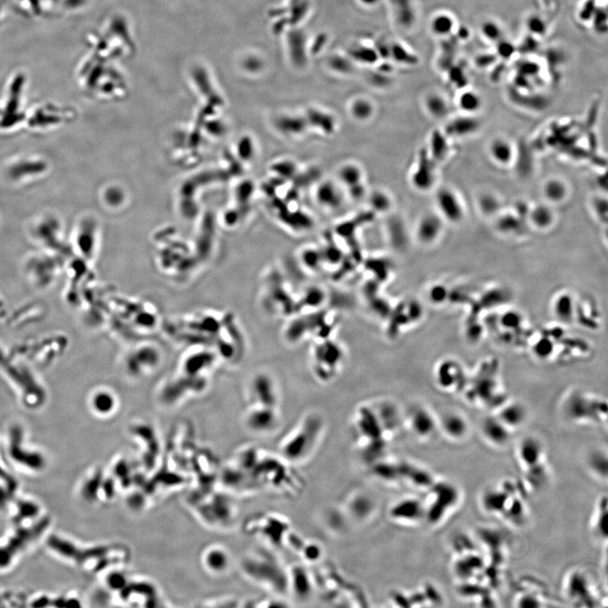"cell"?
Masks as SVG:
<instances>
[{
    "label": "cell",
    "instance_id": "1",
    "mask_svg": "<svg viewBox=\"0 0 608 608\" xmlns=\"http://www.w3.org/2000/svg\"><path fill=\"white\" fill-rule=\"evenodd\" d=\"M323 427L322 420L318 417L310 416L303 419L281 444L284 460L291 464H302L308 460L320 444Z\"/></svg>",
    "mask_w": 608,
    "mask_h": 608
},
{
    "label": "cell",
    "instance_id": "42",
    "mask_svg": "<svg viewBox=\"0 0 608 608\" xmlns=\"http://www.w3.org/2000/svg\"><path fill=\"white\" fill-rule=\"evenodd\" d=\"M100 475H95V477L86 482L82 489V495L86 500H92L97 494L99 486L101 484Z\"/></svg>",
    "mask_w": 608,
    "mask_h": 608
},
{
    "label": "cell",
    "instance_id": "50",
    "mask_svg": "<svg viewBox=\"0 0 608 608\" xmlns=\"http://www.w3.org/2000/svg\"><path fill=\"white\" fill-rule=\"evenodd\" d=\"M94 405L98 411H101V413H107L106 411H108V410L109 411L110 409L112 407V401H111V399H108L106 396H101L95 399V401H94Z\"/></svg>",
    "mask_w": 608,
    "mask_h": 608
},
{
    "label": "cell",
    "instance_id": "26",
    "mask_svg": "<svg viewBox=\"0 0 608 608\" xmlns=\"http://www.w3.org/2000/svg\"><path fill=\"white\" fill-rule=\"evenodd\" d=\"M456 103L459 109L468 115H474L481 109L482 105L481 95L477 91L467 87L460 90Z\"/></svg>",
    "mask_w": 608,
    "mask_h": 608
},
{
    "label": "cell",
    "instance_id": "39",
    "mask_svg": "<svg viewBox=\"0 0 608 608\" xmlns=\"http://www.w3.org/2000/svg\"><path fill=\"white\" fill-rule=\"evenodd\" d=\"M17 515L14 516V521L19 524L27 519L36 517L39 513V507L36 503L29 500H21L17 503Z\"/></svg>",
    "mask_w": 608,
    "mask_h": 608
},
{
    "label": "cell",
    "instance_id": "7",
    "mask_svg": "<svg viewBox=\"0 0 608 608\" xmlns=\"http://www.w3.org/2000/svg\"><path fill=\"white\" fill-rule=\"evenodd\" d=\"M231 555L225 546L214 544L207 546L201 554V563L210 575H222L231 566Z\"/></svg>",
    "mask_w": 608,
    "mask_h": 608
},
{
    "label": "cell",
    "instance_id": "8",
    "mask_svg": "<svg viewBox=\"0 0 608 608\" xmlns=\"http://www.w3.org/2000/svg\"><path fill=\"white\" fill-rule=\"evenodd\" d=\"M516 458L524 470L542 464L545 462L543 444L537 438L526 437L518 445Z\"/></svg>",
    "mask_w": 608,
    "mask_h": 608
},
{
    "label": "cell",
    "instance_id": "35",
    "mask_svg": "<svg viewBox=\"0 0 608 608\" xmlns=\"http://www.w3.org/2000/svg\"><path fill=\"white\" fill-rule=\"evenodd\" d=\"M529 219L532 224L541 229H545L554 222V213L546 205H537L529 212Z\"/></svg>",
    "mask_w": 608,
    "mask_h": 608
},
{
    "label": "cell",
    "instance_id": "23",
    "mask_svg": "<svg viewBox=\"0 0 608 608\" xmlns=\"http://www.w3.org/2000/svg\"><path fill=\"white\" fill-rule=\"evenodd\" d=\"M430 28L433 33L439 37H449L455 35L457 29L456 17L448 12L438 13L431 19Z\"/></svg>",
    "mask_w": 608,
    "mask_h": 608
},
{
    "label": "cell",
    "instance_id": "22",
    "mask_svg": "<svg viewBox=\"0 0 608 608\" xmlns=\"http://www.w3.org/2000/svg\"><path fill=\"white\" fill-rule=\"evenodd\" d=\"M500 516L505 519L506 522L515 526L522 525L526 521L527 508L523 499L512 496L509 498Z\"/></svg>",
    "mask_w": 608,
    "mask_h": 608
},
{
    "label": "cell",
    "instance_id": "43",
    "mask_svg": "<svg viewBox=\"0 0 608 608\" xmlns=\"http://www.w3.org/2000/svg\"><path fill=\"white\" fill-rule=\"evenodd\" d=\"M449 75V80L451 82L455 85V86L459 87L458 89L465 88L467 86V77L465 74V72L463 70L461 67H456L453 65V67L451 68L448 73Z\"/></svg>",
    "mask_w": 608,
    "mask_h": 608
},
{
    "label": "cell",
    "instance_id": "38",
    "mask_svg": "<svg viewBox=\"0 0 608 608\" xmlns=\"http://www.w3.org/2000/svg\"><path fill=\"white\" fill-rule=\"evenodd\" d=\"M543 190L545 197L552 202H560L564 200L567 193L565 184L558 179L546 182Z\"/></svg>",
    "mask_w": 608,
    "mask_h": 608
},
{
    "label": "cell",
    "instance_id": "34",
    "mask_svg": "<svg viewBox=\"0 0 608 608\" xmlns=\"http://www.w3.org/2000/svg\"><path fill=\"white\" fill-rule=\"evenodd\" d=\"M480 32L483 38L488 43H496L505 38L504 30L499 22L495 19H486L480 27Z\"/></svg>",
    "mask_w": 608,
    "mask_h": 608
},
{
    "label": "cell",
    "instance_id": "49",
    "mask_svg": "<svg viewBox=\"0 0 608 608\" xmlns=\"http://www.w3.org/2000/svg\"><path fill=\"white\" fill-rule=\"evenodd\" d=\"M347 189H348V193L350 196H351L353 200H356V201H360V200L364 198L367 195L366 194V188L363 185V183H360V184H356L354 186L350 187Z\"/></svg>",
    "mask_w": 608,
    "mask_h": 608
},
{
    "label": "cell",
    "instance_id": "2",
    "mask_svg": "<svg viewBox=\"0 0 608 608\" xmlns=\"http://www.w3.org/2000/svg\"><path fill=\"white\" fill-rule=\"evenodd\" d=\"M427 492V499L423 501L425 521L434 526L441 525L460 506V487L448 481L436 480Z\"/></svg>",
    "mask_w": 608,
    "mask_h": 608
},
{
    "label": "cell",
    "instance_id": "18",
    "mask_svg": "<svg viewBox=\"0 0 608 608\" xmlns=\"http://www.w3.org/2000/svg\"><path fill=\"white\" fill-rule=\"evenodd\" d=\"M511 496L512 494L507 491L504 485L486 489L481 498V505L486 513L500 516Z\"/></svg>",
    "mask_w": 608,
    "mask_h": 608
},
{
    "label": "cell",
    "instance_id": "27",
    "mask_svg": "<svg viewBox=\"0 0 608 608\" xmlns=\"http://www.w3.org/2000/svg\"><path fill=\"white\" fill-rule=\"evenodd\" d=\"M308 127H312L324 134H330L336 130V120L325 112L310 110L305 117Z\"/></svg>",
    "mask_w": 608,
    "mask_h": 608
},
{
    "label": "cell",
    "instance_id": "19",
    "mask_svg": "<svg viewBox=\"0 0 608 608\" xmlns=\"http://www.w3.org/2000/svg\"><path fill=\"white\" fill-rule=\"evenodd\" d=\"M442 227V220L439 215L434 214L425 215L420 219L417 226V239L424 244L434 243L441 233Z\"/></svg>",
    "mask_w": 608,
    "mask_h": 608
},
{
    "label": "cell",
    "instance_id": "20",
    "mask_svg": "<svg viewBox=\"0 0 608 608\" xmlns=\"http://www.w3.org/2000/svg\"><path fill=\"white\" fill-rule=\"evenodd\" d=\"M10 455L14 461L32 470H41L45 465V460L41 454L26 450L22 447L19 438L14 436L10 444Z\"/></svg>",
    "mask_w": 608,
    "mask_h": 608
},
{
    "label": "cell",
    "instance_id": "3",
    "mask_svg": "<svg viewBox=\"0 0 608 608\" xmlns=\"http://www.w3.org/2000/svg\"><path fill=\"white\" fill-rule=\"evenodd\" d=\"M48 518L41 520L30 528H19L5 546H0V568L8 567L13 558L42 536L49 525Z\"/></svg>",
    "mask_w": 608,
    "mask_h": 608
},
{
    "label": "cell",
    "instance_id": "24",
    "mask_svg": "<svg viewBox=\"0 0 608 608\" xmlns=\"http://www.w3.org/2000/svg\"><path fill=\"white\" fill-rule=\"evenodd\" d=\"M512 431L522 426L527 418L525 407L519 403L508 404L497 416Z\"/></svg>",
    "mask_w": 608,
    "mask_h": 608
},
{
    "label": "cell",
    "instance_id": "32",
    "mask_svg": "<svg viewBox=\"0 0 608 608\" xmlns=\"http://www.w3.org/2000/svg\"><path fill=\"white\" fill-rule=\"evenodd\" d=\"M587 465L590 470L598 478L606 479L607 477V455L602 451L596 450L590 454L587 457Z\"/></svg>",
    "mask_w": 608,
    "mask_h": 608
},
{
    "label": "cell",
    "instance_id": "30",
    "mask_svg": "<svg viewBox=\"0 0 608 608\" xmlns=\"http://www.w3.org/2000/svg\"><path fill=\"white\" fill-rule=\"evenodd\" d=\"M308 123L305 117L299 116H286L280 120V130L283 134L290 136H298L303 134L308 129Z\"/></svg>",
    "mask_w": 608,
    "mask_h": 608
},
{
    "label": "cell",
    "instance_id": "55",
    "mask_svg": "<svg viewBox=\"0 0 608 608\" xmlns=\"http://www.w3.org/2000/svg\"><path fill=\"white\" fill-rule=\"evenodd\" d=\"M48 602H49V601H48V599L45 598V597H43V598H40V599H39V600H37V601H36V603L33 604V606H47V605H48Z\"/></svg>",
    "mask_w": 608,
    "mask_h": 608
},
{
    "label": "cell",
    "instance_id": "31",
    "mask_svg": "<svg viewBox=\"0 0 608 608\" xmlns=\"http://www.w3.org/2000/svg\"><path fill=\"white\" fill-rule=\"evenodd\" d=\"M425 107L431 116L436 119H443L449 112L448 101L441 94L433 93L428 95L425 101Z\"/></svg>",
    "mask_w": 608,
    "mask_h": 608
},
{
    "label": "cell",
    "instance_id": "51",
    "mask_svg": "<svg viewBox=\"0 0 608 608\" xmlns=\"http://www.w3.org/2000/svg\"><path fill=\"white\" fill-rule=\"evenodd\" d=\"M503 326L515 328L520 323V316L516 312H507L502 319Z\"/></svg>",
    "mask_w": 608,
    "mask_h": 608
},
{
    "label": "cell",
    "instance_id": "44",
    "mask_svg": "<svg viewBox=\"0 0 608 608\" xmlns=\"http://www.w3.org/2000/svg\"><path fill=\"white\" fill-rule=\"evenodd\" d=\"M277 172L285 179H293L298 175V166L292 161H283L277 166Z\"/></svg>",
    "mask_w": 608,
    "mask_h": 608
},
{
    "label": "cell",
    "instance_id": "12",
    "mask_svg": "<svg viewBox=\"0 0 608 608\" xmlns=\"http://www.w3.org/2000/svg\"><path fill=\"white\" fill-rule=\"evenodd\" d=\"M438 209L450 222H459L464 217V208L460 199L449 189H442L436 194Z\"/></svg>",
    "mask_w": 608,
    "mask_h": 608
},
{
    "label": "cell",
    "instance_id": "53",
    "mask_svg": "<svg viewBox=\"0 0 608 608\" xmlns=\"http://www.w3.org/2000/svg\"><path fill=\"white\" fill-rule=\"evenodd\" d=\"M550 345L551 343L548 341H540L539 343L537 344V349H536L537 354H539L540 356L548 354L550 351V349H549Z\"/></svg>",
    "mask_w": 608,
    "mask_h": 608
},
{
    "label": "cell",
    "instance_id": "16",
    "mask_svg": "<svg viewBox=\"0 0 608 608\" xmlns=\"http://www.w3.org/2000/svg\"><path fill=\"white\" fill-rule=\"evenodd\" d=\"M32 235L44 243H58L63 237L62 226L56 217L46 215L34 225Z\"/></svg>",
    "mask_w": 608,
    "mask_h": 608
},
{
    "label": "cell",
    "instance_id": "33",
    "mask_svg": "<svg viewBox=\"0 0 608 608\" xmlns=\"http://www.w3.org/2000/svg\"><path fill=\"white\" fill-rule=\"evenodd\" d=\"M448 145L446 135L441 132L434 131L430 137L429 150L427 152L435 162L444 160L448 154Z\"/></svg>",
    "mask_w": 608,
    "mask_h": 608
},
{
    "label": "cell",
    "instance_id": "28",
    "mask_svg": "<svg viewBox=\"0 0 608 608\" xmlns=\"http://www.w3.org/2000/svg\"><path fill=\"white\" fill-rule=\"evenodd\" d=\"M490 155L497 163L508 165L513 161L514 147L504 139H497L490 145Z\"/></svg>",
    "mask_w": 608,
    "mask_h": 608
},
{
    "label": "cell",
    "instance_id": "11",
    "mask_svg": "<svg viewBox=\"0 0 608 608\" xmlns=\"http://www.w3.org/2000/svg\"><path fill=\"white\" fill-rule=\"evenodd\" d=\"M511 431L497 416L488 417L482 421L481 434L487 444L502 448L511 441Z\"/></svg>",
    "mask_w": 608,
    "mask_h": 608
},
{
    "label": "cell",
    "instance_id": "46",
    "mask_svg": "<svg viewBox=\"0 0 608 608\" xmlns=\"http://www.w3.org/2000/svg\"><path fill=\"white\" fill-rule=\"evenodd\" d=\"M497 46V55L501 58H504V60H508L509 57L513 56L514 53L516 52V47L514 46V44L506 41L505 38L501 40L499 43H496Z\"/></svg>",
    "mask_w": 608,
    "mask_h": 608
},
{
    "label": "cell",
    "instance_id": "6",
    "mask_svg": "<svg viewBox=\"0 0 608 608\" xmlns=\"http://www.w3.org/2000/svg\"><path fill=\"white\" fill-rule=\"evenodd\" d=\"M408 427L417 438L428 440L439 429V422L427 408L417 406L410 409L407 417Z\"/></svg>",
    "mask_w": 608,
    "mask_h": 608
},
{
    "label": "cell",
    "instance_id": "45",
    "mask_svg": "<svg viewBox=\"0 0 608 608\" xmlns=\"http://www.w3.org/2000/svg\"><path fill=\"white\" fill-rule=\"evenodd\" d=\"M302 259H303V264H305L308 267L313 269L320 265V261L323 259V256L321 253H319L316 249L310 248V249H306L305 251H303Z\"/></svg>",
    "mask_w": 608,
    "mask_h": 608
},
{
    "label": "cell",
    "instance_id": "41",
    "mask_svg": "<svg viewBox=\"0 0 608 608\" xmlns=\"http://www.w3.org/2000/svg\"><path fill=\"white\" fill-rule=\"evenodd\" d=\"M526 27L529 29V33L532 36H541L545 35L547 31V25L546 22L542 19L541 15L532 14L527 19Z\"/></svg>",
    "mask_w": 608,
    "mask_h": 608
},
{
    "label": "cell",
    "instance_id": "17",
    "mask_svg": "<svg viewBox=\"0 0 608 608\" xmlns=\"http://www.w3.org/2000/svg\"><path fill=\"white\" fill-rule=\"evenodd\" d=\"M318 204L329 210H337L343 203V192L335 182H321L315 190Z\"/></svg>",
    "mask_w": 608,
    "mask_h": 608
},
{
    "label": "cell",
    "instance_id": "54",
    "mask_svg": "<svg viewBox=\"0 0 608 608\" xmlns=\"http://www.w3.org/2000/svg\"><path fill=\"white\" fill-rule=\"evenodd\" d=\"M11 493L12 492H10L8 488L4 489L0 487V508H2L9 503Z\"/></svg>",
    "mask_w": 608,
    "mask_h": 608
},
{
    "label": "cell",
    "instance_id": "25",
    "mask_svg": "<svg viewBox=\"0 0 608 608\" xmlns=\"http://www.w3.org/2000/svg\"><path fill=\"white\" fill-rule=\"evenodd\" d=\"M607 498L606 496L601 497L596 503L592 524L593 532L598 538L606 540L607 537Z\"/></svg>",
    "mask_w": 608,
    "mask_h": 608
},
{
    "label": "cell",
    "instance_id": "4",
    "mask_svg": "<svg viewBox=\"0 0 608 608\" xmlns=\"http://www.w3.org/2000/svg\"><path fill=\"white\" fill-rule=\"evenodd\" d=\"M389 516L393 522L399 525H418L425 520L424 503L413 497L399 499L390 506Z\"/></svg>",
    "mask_w": 608,
    "mask_h": 608
},
{
    "label": "cell",
    "instance_id": "14",
    "mask_svg": "<svg viewBox=\"0 0 608 608\" xmlns=\"http://www.w3.org/2000/svg\"><path fill=\"white\" fill-rule=\"evenodd\" d=\"M401 479L411 485L415 488L426 490L432 486L436 479L431 472L413 462L401 464Z\"/></svg>",
    "mask_w": 608,
    "mask_h": 608
},
{
    "label": "cell",
    "instance_id": "10",
    "mask_svg": "<svg viewBox=\"0 0 608 608\" xmlns=\"http://www.w3.org/2000/svg\"><path fill=\"white\" fill-rule=\"evenodd\" d=\"M49 548L56 552L60 555L74 560L78 563H83L90 558H95L103 554V549H82L69 542V541L60 538L57 536H52L48 539Z\"/></svg>",
    "mask_w": 608,
    "mask_h": 608
},
{
    "label": "cell",
    "instance_id": "21",
    "mask_svg": "<svg viewBox=\"0 0 608 608\" xmlns=\"http://www.w3.org/2000/svg\"><path fill=\"white\" fill-rule=\"evenodd\" d=\"M478 128L479 123L473 115L465 114L451 120L446 126L445 133L448 136L460 138L473 134Z\"/></svg>",
    "mask_w": 608,
    "mask_h": 608
},
{
    "label": "cell",
    "instance_id": "13",
    "mask_svg": "<svg viewBox=\"0 0 608 608\" xmlns=\"http://www.w3.org/2000/svg\"><path fill=\"white\" fill-rule=\"evenodd\" d=\"M439 422L440 429L447 439L459 442L465 439L469 432V424L465 417L458 413H448Z\"/></svg>",
    "mask_w": 608,
    "mask_h": 608
},
{
    "label": "cell",
    "instance_id": "40",
    "mask_svg": "<svg viewBox=\"0 0 608 608\" xmlns=\"http://www.w3.org/2000/svg\"><path fill=\"white\" fill-rule=\"evenodd\" d=\"M351 115L356 120L365 121L371 117L372 114V104L366 100L355 101L351 107Z\"/></svg>",
    "mask_w": 608,
    "mask_h": 608
},
{
    "label": "cell",
    "instance_id": "47",
    "mask_svg": "<svg viewBox=\"0 0 608 608\" xmlns=\"http://www.w3.org/2000/svg\"><path fill=\"white\" fill-rule=\"evenodd\" d=\"M447 296H448V291H447L445 286H443L441 284L434 285L431 286V288L428 291L430 301L434 303H443L447 298Z\"/></svg>",
    "mask_w": 608,
    "mask_h": 608
},
{
    "label": "cell",
    "instance_id": "56",
    "mask_svg": "<svg viewBox=\"0 0 608 608\" xmlns=\"http://www.w3.org/2000/svg\"><path fill=\"white\" fill-rule=\"evenodd\" d=\"M363 2L367 3V4H374L376 2L377 0H363Z\"/></svg>",
    "mask_w": 608,
    "mask_h": 608
},
{
    "label": "cell",
    "instance_id": "9",
    "mask_svg": "<svg viewBox=\"0 0 608 608\" xmlns=\"http://www.w3.org/2000/svg\"><path fill=\"white\" fill-rule=\"evenodd\" d=\"M436 162L430 156L427 150L420 153L415 169L411 174V184L420 191L429 190L436 179Z\"/></svg>",
    "mask_w": 608,
    "mask_h": 608
},
{
    "label": "cell",
    "instance_id": "15",
    "mask_svg": "<svg viewBox=\"0 0 608 608\" xmlns=\"http://www.w3.org/2000/svg\"><path fill=\"white\" fill-rule=\"evenodd\" d=\"M372 499L367 494L357 493L348 497L346 503V515H349L353 521L365 522L367 518H370L374 512Z\"/></svg>",
    "mask_w": 608,
    "mask_h": 608
},
{
    "label": "cell",
    "instance_id": "5",
    "mask_svg": "<svg viewBox=\"0 0 608 608\" xmlns=\"http://www.w3.org/2000/svg\"><path fill=\"white\" fill-rule=\"evenodd\" d=\"M48 169V163L42 158L28 156L12 162L8 167L7 175L11 181L22 184L38 179L45 174Z\"/></svg>",
    "mask_w": 608,
    "mask_h": 608
},
{
    "label": "cell",
    "instance_id": "37",
    "mask_svg": "<svg viewBox=\"0 0 608 608\" xmlns=\"http://www.w3.org/2000/svg\"><path fill=\"white\" fill-rule=\"evenodd\" d=\"M368 204L374 211L386 213L392 207V199L383 190H375L368 194Z\"/></svg>",
    "mask_w": 608,
    "mask_h": 608
},
{
    "label": "cell",
    "instance_id": "29",
    "mask_svg": "<svg viewBox=\"0 0 608 608\" xmlns=\"http://www.w3.org/2000/svg\"><path fill=\"white\" fill-rule=\"evenodd\" d=\"M339 181L348 189L356 184L363 183V170L355 163H346L339 169Z\"/></svg>",
    "mask_w": 608,
    "mask_h": 608
},
{
    "label": "cell",
    "instance_id": "36",
    "mask_svg": "<svg viewBox=\"0 0 608 608\" xmlns=\"http://www.w3.org/2000/svg\"><path fill=\"white\" fill-rule=\"evenodd\" d=\"M554 312L557 317L563 322H570L574 315V301L568 294L558 297L554 304Z\"/></svg>",
    "mask_w": 608,
    "mask_h": 608
},
{
    "label": "cell",
    "instance_id": "52",
    "mask_svg": "<svg viewBox=\"0 0 608 608\" xmlns=\"http://www.w3.org/2000/svg\"><path fill=\"white\" fill-rule=\"evenodd\" d=\"M496 57L494 54L480 55L477 57L476 62L479 67H488L489 65L494 64Z\"/></svg>",
    "mask_w": 608,
    "mask_h": 608
},
{
    "label": "cell",
    "instance_id": "48",
    "mask_svg": "<svg viewBox=\"0 0 608 608\" xmlns=\"http://www.w3.org/2000/svg\"><path fill=\"white\" fill-rule=\"evenodd\" d=\"M480 207L486 214H494L499 210V203L494 196L484 195L480 200Z\"/></svg>",
    "mask_w": 608,
    "mask_h": 608
}]
</instances>
